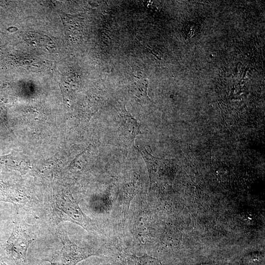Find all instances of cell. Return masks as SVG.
Segmentation results:
<instances>
[{"label":"cell","instance_id":"6da1fadb","mask_svg":"<svg viewBox=\"0 0 265 265\" xmlns=\"http://www.w3.org/2000/svg\"><path fill=\"white\" fill-rule=\"evenodd\" d=\"M46 204L54 223L57 224L68 221L87 230L92 229V220L83 212L70 194L64 193L56 194L53 196Z\"/></svg>","mask_w":265,"mask_h":265},{"label":"cell","instance_id":"7a4b0ae2","mask_svg":"<svg viewBox=\"0 0 265 265\" xmlns=\"http://www.w3.org/2000/svg\"><path fill=\"white\" fill-rule=\"evenodd\" d=\"M33 228L25 223L17 222L2 247L1 258L14 265H28L26 254L30 244L35 239Z\"/></svg>","mask_w":265,"mask_h":265},{"label":"cell","instance_id":"3957f363","mask_svg":"<svg viewBox=\"0 0 265 265\" xmlns=\"http://www.w3.org/2000/svg\"><path fill=\"white\" fill-rule=\"evenodd\" d=\"M58 236L61 246L48 260L50 265H76L78 262L93 254L72 241L63 231L59 230Z\"/></svg>","mask_w":265,"mask_h":265},{"label":"cell","instance_id":"277c9868","mask_svg":"<svg viewBox=\"0 0 265 265\" xmlns=\"http://www.w3.org/2000/svg\"><path fill=\"white\" fill-rule=\"evenodd\" d=\"M120 122L121 134L123 135L125 141L132 143L135 137L140 133L139 125L137 121L128 114H124L121 116Z\"/></svg>","mask_w":265,"mask_h":265},{"label":"cell","instance_id":"5b68a950","mask_svg":"<svg viewBox=\"0 0 265 265\" xmlns=\"http://www.w3.org/2000/svg\"><path fill=\"white\" fill-rule=\"evenodd\" d=\"M0 167L9 170L22 171L27 168V163L14 154L0 156Z\"/></svg>","mask_w":265,"mask_h":265},{"label":"cell","instance_id":"8992f818","mask_svg":"<svg viewBox=\"0 0 265 265\" xmlns=\"http://www.w3.org/2000/svg\"><path fill=\"white\" fill-rule=\"evenodd\" d=\"M148 84L147 80H140L134 83V86H132V91L139 99L150 100L147 93Z\"/></svg>","mask_w":265,"mask_h":265},{"label":"cell","instance_id":"52a82bcc","mask_svg":"<svg viewBox=\"0 0 265 265\" xmlns=\"http://www.w3.org/2000/svg\"><path fill=\"white\" fill-rule=\"evenodd\" d=\"M137 265H161L159 261L148 255L137 258Z\"/></svg>","mask_w":265,"mask_h":265},{"label":"cell","instance_id":"ba28073f","mask_svg":"<svg viewBox=\"0 0 265 265\" xmlns=\"http://www.w3.org/2000/svg\"></svg>","mask_w":265,"mask_h":265}]
</instances>
